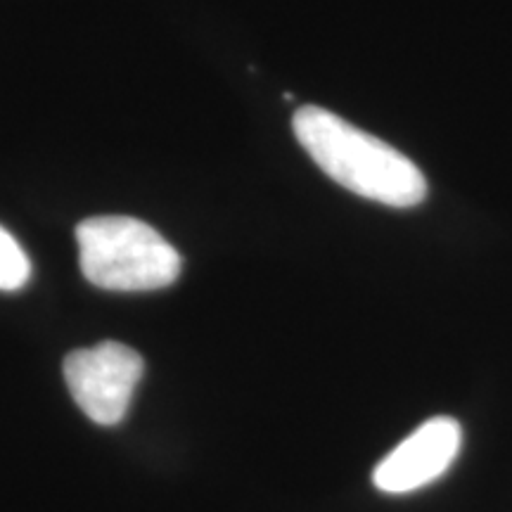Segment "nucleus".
Instances as JSON below:
<instances>
[{
  "mask_svg": "<svg viewBox=\"0 0 512 512\" xmlns=\"http://www.w3.org/2000/svg\"><path fill=\"white\" fill-rule=\"evenodd\" d=\"M31 278V261L10 230L0 226V292L22 290Z\"/></svg>",
  "mask_w": 512,
  "mask_h": 512,
  "instance_id": "39448f33",
  "label": "nucleus"
},
{
  "mask_svg": "<svg viewBox=\"0 0 512 512\" xmlns=\"http://www.w3.org/2000/svg\"><path fill=\"white\" fill-rule=\"evenodd\" d=\"M143 370L138 351L121 342H100L64 358V380L76 406L102 427L124 420Z\"/></svg>",
  "mask_w": 512,
  "mask_h": 512,
  "instance_id": "7ed1b4c3",
  "label": "nucleus"
},
{
  "mask_svg": "<svg viewBox=\"0 0 512 512\" xmlns=\"http://www.w3.org/2000/svg\"><path fill=\"white\" fill-rule=\"evenodd\" d=\"M79 264L88 283L112 292H150L176 283L181 254L133 216H93L76 226Z\"/></svg>",
  "mask_w": 512,
  "mask_h": 512,
  "instance_id": "f03ea898",
  "label": "nucleus"
},
{
  "mask_svg": "<svg viewBox=\"0 0 512 512\" xmlns=\"http://www.w3.org/2000/svg\"><path fill=\"white\" fill-rule=\"evenodd\" d=\"M460 441L463 430L453 418L439 415L427 420L375 467L373 484L384 494L422 489L451 467L460 451Z\"/></svg>",
  "mask_w": 512,
  "mask_h": 512,
  "instance_id": "20e7f679",
  "label": "nucleus"
},
{
  "mask_svg": "<svg viewBox=\"0 0 512 512\" xmlns=\"http://www.w3.org/2000/svg\"><path fill=\"white\" fill-rule=\"evenodd\" d=\"M292 128L320 171L342 188L396 209L418 207L427 197L418 164L330 110L306 105L294 112Z\"/></svg>",
  "mask_w": 512,
  "mask_h": 512,
  "instance_id": "f257e3e1",
  "label": "nucleus"
}]
</instances>
